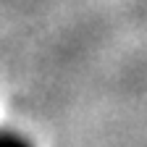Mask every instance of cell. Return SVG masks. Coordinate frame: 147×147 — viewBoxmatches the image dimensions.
Listing matches in <instances>:
<instances>
[{
    "label": "cell",
    "mask_w": 147,
    "mask_h": 147,
    "mask_svg": "<svg viewBox=\"0 0 147 147\" xmlns=\"http://www.w3.org/2000/svg\"><path fill=\"white\" fill-rule=\"evenodd\" d=\"M0 147H34V144L11 129H0Z\"/></svg>",
    "instance_id": "cell-1"
}]
</instances>
